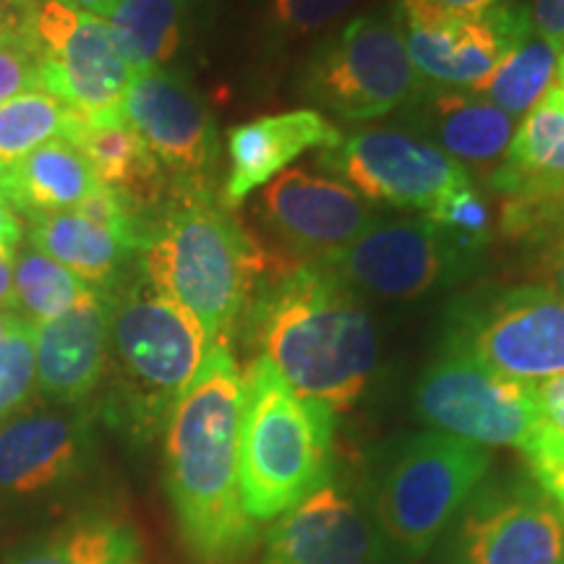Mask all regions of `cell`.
<instances>
[{
    "label": "cell",
    "instance_id": "1f68e13d",
    "mask_svg": "<svg viewBox=\"0 0 564 564\" xmlns=\"http://www.w3.org/2000/svg\"><path fill=\"white\" fill-rule=\"evenodd\" d=\"M34 392V327L19 322L0 343V426L21 413Z\"/></svg>",
    "mask_w": 564,
    "mask_h": 564
},
{
    "label": "cell",
    "instance_id": "8d00e7d4",
    "mask_svg": "<svg viewBox=\"0 0 564 564\" xmlns=\"http://www.w3.org/2000/svg\"><path fill=\"white\" fill-rule=\"evenodd\" d=\"M34 6L37 0H0V42L24 45L32 51Z\"/></svg>",
    "mask_w": 564,
    "mask_h": 564
},
{
    "label": "cell",
    "instance_id": "5bb4252c",
    "mask_svg": "<svg viewBox=\"0 0 564 564\" xmlns=\"http://www.w3.org/2000/svg\"><path fill=\"white\" fill-rule=\"evenodd\" d=\"M455 564H564V514L539 486H478L457 514Z\"/></svg>",
    "mask_w": 564,
    "mask_h": 564
},
{
    "label": "cell",
    "instance_id": "e0dca14e",
    "mask_svg": "<svg viewBox=\"0 0 564 564\" xmlns=\"http://www.w3.org/2000/svg\"><path fill=\"white\" fill-rule=\"evenodd\" d=\"M528 32V6L510 0L486 17H457L440 26H403V40L408 58L423 79L474 89Z\"/></svg>",
    "mask_w": 564,
    "mask_h": 564
},
{
    "label": "cell",
    "instance_id": "ab89813d",
    "mask_svg": "<svg viewBox=\"0 0 564 564\" xmlns=\"http://www.w3.org/2000/svg\"><path fill=\"white\" fill-rule=\"evenodd\" d=\"M531 474L535 478V486H539L564 514V460L544 465V468H535Z\"/></svg>",
    "mask_w": 564,
    "mask_h": 564
},
{
    "label": "cell",
    "instance_id": "5b68a950",
    "mask_svg": "<svg viewBox=\"0 0 564 564\" xmlns=\"http://www.w3.org/2000/svg\"><path fill=\"white\" fill-rule=\"evenodd\" d=\"M110 293L108 369L116 377V408L133 434L150 436L194 382L209 350L207 335L141 272Z\"/></svg>",
    "mask_w": 564,
    "mask_h": 564
},
{
    "label": "cell",
    "instance_id": "74e56055",
    "mask_svg": "<svg viewBox=\"0 0 564 564\" xmlns=\"http://www.w3.org/2000/svg\"><path fill=\"white\" fill-rule=\"evenodd\" d=\"M531 30L564 51V0H533L528 6Z\"/></svg>",
    "mask_w": 564,
    "mask_h": 564
},
{
    "label": "cell",
    "instance_id": "4dcf8cb0",
    "mask_svg": "<svg viewBox=\"0 0 564 564\" xmlns=\"http://www.w3.org/2000/svg\"><path fill=\"white\" fill-rule=\"evenodd\" d=\"M426 220L436 225L444 236L453 241L457 249L476 259V253L489 243L491 236V215L489 204L474 183H465L453 192H447L442 199H436L426 212Z\"/></svg>",
    "mask_w": 564,
    "mask_h": 564
},
{
    "label": "cell",
    "instance_id": "ee69618b",
    "mask_svg": "<svg viewBox=\"0 0 564 564\" xmlns=\"http://www.w3.org/2000/svg\"><path fill=\"white\" fill-rule=\"evenodd\" d=\"M21 319L13 312H6V308H0V343L6 340L13 333V327H17Z\"/></svg>",
    "mask_w": 564,
    "mask_h": 564
},
{
    "label": "cell",
    "instance_id": "d6986e66",
    "mask_svg": "<svg viewBox=\"0 0 564 564\" xmlns=\"http://www.w3.org/2000/svg\"><path fill=\"white\" fill-rule=\"evenodd\" d=\"M262 564H379V539L361 507L324 484L274 520Z\"/></svg>",
    "mask_w": 564,
    "mask_h": 564
},
{
    "label": "cell",
    "instance_id": "4fadbf2b",
    "mask_svg": "<svg viewBox=\"0 0 564 564\" xmlns=\"http://www.w3.org/2000/svg\"><path fill=\"white\" fill-rule=\"evenodd\" d=\"M123 116L171 178L173 194H215L217 126L199 91L183 76L167 68L131 76Z\"/></svg>",
    "mask_w": 564,
    "mask_h": 564
},
{
    "label": "cell",
    "instance_id": "30bf717a",
    "mask_svg": "<svg viewBox=\"0 0 564 564\" xmlns=\"http://www.w3.org/2000/svg\"><path fill=\"white\" fill-rule=\"evenodd\" d=\"M32 51L40 58L47 95L91 121L123 112L131 70L105 19L70 9L61 0H37Z\"/></svg>",
    "mask_w": 564,
    "mask_h": 564
},
{
    "label": "cell",
    "instance_id": "b9f144b4",
    "mask_svg": "<svg viewBox=\"0 0 564 564\" xmlns=\"http://www.w3.org/2000/svg\"><path fill=\"white\" fill-rule=\"evenodd\" d=\"M11 262L13 259L0 253V308H6V312H13V306H17V299H13V267H11Z\"/></svg>",
    "mask_w": 564,
    "mask_h": 564
},
{
    "label": "cell",
    "instance_id": "ac0fdd59",
    "mask_svg": "<svg viewBox=\"0 0 564 564\" xmlns=\"http://www.w3.org/2000/svg\"><path fill=\"white\" fill-rule=\"evenodd\" d=\"M112 293L89 288L66 314L34 329V384L53 405H82L108 373Z\"/></svg>",
    "mask_w": 564,
    "mask_h": 564
},
{
    "label": "cell",
    "instance_id": "83f0119b",
    "mask_svg": "<svg viewBox=\"0 0 564 564\" xmlns=\"http://www.w3.org/2000/svg\"><path fill=\"white\" fill-rule=\"evenodd\" d=\"M9 564H139V544L129 525L87 518L21 546Z\"/></svg>",
    "mask_w": 564,
    "mask_h": 564
},
{
    "label": "cell",
    "instance_id": "52a82bcc",
    "mask_svg": "<svg viewBox=\"0 0 564 564\" xmlns=\"http://www.w3.org/2000/svg\"><path fill=\"white\" fill-rule=\"evenodd\" d=\"M308 100L345 121H371L421 91L398 17L366 13L316 47L303 74Z\"/></svg>",
    "mask_w": 564,
    "mask_h": 564
},
{
    "label": "cell",
    "instance_id": "f6af8a7d",
    "mask_svg": "<svg viewBox=\"0 0 564 564\" xmlns=\"http://www.w3.org/2000/svg\"><path fill=\"white\" fill-rule=\"evenodd\" d=\"M556 87L564 91V51L560 55V66H556Z\"/></svg>",
    "mask_w": 564,
    "mask_h": 564
},
{
    "label": "cell",
    "instance_id": "484cf974",
    "mask_svg": "<svg viewBox=\"0 0 564 564\" xmlns=\"http://www.w3.org/2000/svg\"><path fill=\"white\" fill-rule=\"evenodd\" d=\"M188 0H116L105 24L131 76L165 68L178 53Z\"/></svg>",
    "mask_w": 564,
    "mask_h": 564
},
{
    "label": "cell",
    "instance_id": "4316f807",
    "mask_svg": "<svg viewBox=\"0 0 564 564\" xmlns=\"http://www.w3.org/2000/svg\"><path fill=\"white\" fill-rule=\"evenodd\" d=\"M560 55L562 47L552 45L531 30L470 91L497 105L510 118L528 116L554 87Z\"/></svg>",
    "mask_w": 564,
    "mask_h": 564
},
{
    "label": "cell",
    "instance_id": "d4e9b609",
    "mask_svg": "<svg viewBox=\"0 0 564 564\" xmlns=\"http://www.w3.org/2000/svg\"><path fill=\"white\" fill-rule=\"evenodd\" d=\"M434 144L463 165H494L510 150L514 118L476 95L436 89L423 105Z\"/></svg>",
    "mask_w": 564,
    "mask_h": 564
},
{
    "label": "cell",
    "instance_id": "f546056e",
    "mask_svg": "<svg viewBox=\"0 0 564 564\" xmlns=\"http://www.w3.org/2000/svg\"><path fill=\"white\" fill-rule=\"evenodd\" d=\"M68 105L45 89L26 91L0 105V167H13L26 154L66 133Z\"/></svg>",
    "mask_w": 564,
    "mask_h": 564
},
{
    "label": "cell",
    "instance_id": "44dd1931",
    "mask_svg": "<svg viewBox=\"0 0 564 564\" xmlns=\"http://www.w3.org/2000/svg\"><path fill=\"white\" fill-rule=\"evenodd\" d=\"M63 139H68L82 152L95 178L121 196L126 207L147 228H150L152 209L162 212L167 207L173 196L171 178L147 150L139 133L131 129L123 112L91 121L68 108Z\"/></svg>",
    "mask_w": 564,
    "mask_h": 564
},
{
    "label": "cell",
    "instance_id": "bcb514c9",
    "mask_svg": "<svg viewBox=\"0 0 564 564\" xmlns=\"http://www.w3.org/2000/svg\"><path fill=\"white\" fill-rule=\"evenodd\" d=\"M0 186H3V167H0Z\"/></svg>",
    "mask_w": 564,
    "mask_h": 564
},
{
    "label": "cell",
    "instance_id": "9c48e42d",
    "mask_svg": "<svg viewBox=\"0 0 564 564\" xmlns=\"http://www.w3.org/2000/svg\"><path fill=\"white\" fill-rule=\"evenodd\" d=\"M415 411L432 432L481 447L523 449L541 423L535 384L507 379L449 348L421 373Z\"/></svg>",
    "mask_w": 564,
    "mask_h": 564
},
{
    "label": "cell",
    "instance_id": "ba28073f",
    "mask_svg": "<svg viewBox=\"0 0 564 564\" xmlns=\"http://www.w3.org/2000/svg\"><path fill=\"white\" fill-rule=\"evenodd\" d=\"M444 348L465 352L518 382L564 373V295L520 285L457 303Z\"/></svg>",
    "mask_w": 564,
    "mask_h": 564
},
{
    "label": "cell",
    "instance_id": "cb8c5ba5",
    "mask_svg": "<svg viewBox=\"0 0 564 564\" xmlns=\"http://www.w3.org/2000/svg\"><path fill=\"white\" fill-rule=\"evenodd\" d=\"M102 183L68 139H53L3 171L0 194L21 217L79 209Z\"/></svg>",
    "mask_w": 564,
    "mask_h": 564
},
{
    "label": "cell",
    "instance_id": "f35d334b",
    "mask_svg": "<svg viewBox=\"0 0 564 564\" xmlns=\"http://www.w3.org/2000/svg\"><path fill=\"white\" fill-rule=\"evenodd\" d=\"M24 238H26L24 217H21L17 207L0 194V253L13 259V253H17Z\"/></svg>",
    "mask_w": 564,
    "mask_h": 564
},
{
    "label": "cell",
    "instance_id": "d590c367",
    "mask_svg": "<svg viewBox=\"0 0 564 564\" xmlns=\"http://www.w3.org/2000/svg\"><path fill=\"white\" fill-rule=\"evenodd\" d=\"M42 87L40 58L30 47L0 42V105Z\"/></svg>",
    "mask_w": 564,
    "mask_h": 564
},
{
    "label": "cell",
    "instance_id": "6da1fadb",
    "mask_svg": "<svg viewBox=\"0 0 564 564\" xmlns=\"http://www.w3.org/2000/svg\"><path fill=\"white\" fill-rule=\"evenodd\" d=\"M243 373L228 343L212 345L165 423V484L188 554L243 562L259 539L238 484Z\"/></svg>",
    "mask_w": 564,
    "mask_h": 564
},
{
    "label": "cell",
    "instance_id": "f1b7e54d",
    "mask_svg": "<svg viewBox=\"0 0 564 564\" xmlns=\"http://www.w3.org/2000/svg\"><path fill=\"white\" fill-rule=\"evenodd\" d=\"M13 314L21 322L32 324L34 329L42 324L58 319L89 291L87 282H82L74 272L47 257L40 246L24 238L13 253Z\"/></svg>",
    "mask_w": 564,
    "mask_h": 564
},
{
    "label": "cell",
    "instance_id": "8992f818",
    "mask_svg": "<svg viewBox=\"0 0 564 564\" xmlns=\"http://www.w3.org/2000/svg\"><path fill=\"white\" fill-rule=\"evenodd\" d=\"M489 449L442 432L405 440L377 489V525L403 560L432 549L489 474Z\"/></svg>",
    "mask_w": 564,
    "mask_h": 564
},
{
    "label": "cell",
    "instance_id": "8fae6325",
    "mask_svg": "<svg viewBox=\"0 0 564 564\" xmlns=\"http://www.w3.org/2000/svg\"><path fill=\"white\" fill-rule=\"evenodd\" d=\"M319 262L356 293L415 301L468 274L474 257L423 220H373L356 241Z\"/></svg>",
    "mask_w": 564,
    "mask_h": 564
},
{
    "label": "cell",
    "instance_id": "ffe728a7",
    "mask_svg": "<svg viewBox=\"0 0 564 564\" xmlns=\"http://www.w3.org/2000/svg\"><path fill=\"white\" fill-rule=\"evenodd\" d=\"M343 131L319 110H288L262 116L228 131V178L223 204L236 207L246 196L285 173V167L312 150H333Z\"/></svg>",
    "mask_w": 564,
    "mask_h": 564
},
{
    "label": "cell",
    "instance_id": "60d3db41",
    "mask_svg": "<svg viewBox=\"0 0 564 564\" xmlns=\"http://www.w3.org/2000/svg\"><path fill=\"white\" fill-rule=\"evenodd\" d=\"M541 270L546 274L549 288L564 295V228L560 230V236L554 238L552 246H549V251L544 253V264H541Z\"/></svg>",
    "mask_w": 564,
    "mask_h": 564
},
{
    "label": "cell",
    "instance_id": "2e32d148",
    "mask_svg": "<svg viewBox=\"0 0 564 564\" xmlns=\"http://www.w3.org/2000/svg\"><path fill=\"white\" fill-rule=\"evenodd\" d=\"M262 217L288 251L314 262L345 249L373 223V215L348 183L288 167L262 194Z\"/></svg>",
    "mask_w": 564,
    "mask_h": 564
},
{
    "label": "cell",
    "instance_id": "836d02e7",
    "mask_svg": "<svg viewBox=\"0 0 564 564\" xmlns=\"http://www.w3.org/2000/svg\"><path fill=\"white\" fill-rule=\"evenodd\" d=\"M358 0H267V21L278 37H308L345 17Z\"/></svg>",
    "mask_w": 564,
    "mask_h": 564
},
{
    "label": "cell",
    "instance_id": "603a6c76",
    "mask_svg": "<svg viewBox=\"0 0 564 564\" xmlns=\"http://www.w3.org/2000/svg\"><path fill=\"white\" fill-rule=\"evenodd\" d=\"M24 223L26 238L34 246L95 291H112L121 285L131 257L141 251L137 241L91 220L82 209L45 212L26 217Z\"/></svg>",
    "mask_w": 564,
    "mask_h": 564
},
{
    "label": "cell",
    "instance_id": "3957f363",
    "mask_svg": "<svg viewBox=\"0 0 564 564\" xmlns=\"http://www.w3.org/2000/svg\"><path fill=\"white\" fill-rule=\"evenodd\" d=\"M139 272L192 314L207 345L228 343L270 259L215 194H173L150 225Z\"/></svg>",
    "mask_w": 564,
    "mask_h": 564
},
{
    "label": "cell",
    "instance_id": "e575fe53",
    "mask_svg": "<svg viewBox=\"0 0 564 564\" xmlns=\"http://www.w3.org/2000/svg\"><path fill=\"white\" fill-rule=\"evenodd\" d=\"M403 26H440L457 17H486L510 0H392Z\"/></svg>",
    "mask_w": 564,
    "mask_h": 564
},
{
    "label": "cell",
    "instance_id": "277c9868",
    "mask_svg": "<svg viewBox=\"0 0 564 564\" xmlns=\"http://www.w3.org/2000/svg\"><path fill=\"white\" fill-rule=\"evenodd\" d=\"M335 413L301 398L280 373L253 358L243 373V415L238 442V484L253 523L293 510L333 474Z\"/></svg>",
    "mask_w": 564,
    "mask_h": 564
},
{
    "label": "cell",
    "instance_id": "9a60e30c",
    "mask_svg": "<svg viewBox=\"0 0 564 564\" xmlns=\"http://www.w3.org/2000/svg\"><path fill=\"white\" fill-rule=\"evenodd\" d=\"M89 453L91 421L79 405L17 413L0 426V510L61 491Z\"/></svg>",
    "mask_w": 564,
    "mask_h": 564
},
{
    "label": "cell",
    "instance_id": "7bdbcfd3",
    "mask_svg": "<svg viewBox=\"0 0 564 564\" xmlns=\"http://www.w3.org/2000/svg\"><path fill=\"white\" fill-rule=\"evenodd\" d=\"M61 3H66V6H70V9H76V11L91 13V17L105 19L110 13L112 6H116V0H61Z\"/></svg>",
    "mask_w": 564,
    "mask_h": 564
},
{
    "label": "cell",
    "instance_id": "d6a6232c",
    "mask_svg": "<svg viewBox=\"0 0 564 564\" xmlns=\"http://www.w3.org/2000/svg\"><path fill=\"white\" fill-rule=\"evenodd\" d=\"M541 423L520 453L531 470L564 460V373L535 382Z\"/></svg>",
    "mask_w": 564,
    "mask_h": 564
},
{
    "label": "cell",
    "instance_id": "7a4b0ae2",
    "mask_svg": "<svg viewBox=\"0 0 564 564\" xmlns=\"http://www.w3.org/2000/svg\"><path fill=\"white\" fill-rule=\"evenodd\" d=\"M251 324L262 358L295 394L333 413L361 400L377 369V327L358 293L319 259L267 285Z\"/></svg>",
    "mask_w": 564,
    "mask_h": 564
},
{
    "label": "cell",
    "instance_id": "7c38bea8",
    "mask_svg": "<svg viewBox=\"0 0 564 564\" xmlns=\"http://www.w3.org/2000/svg\"><path fill=\"white\" fill-rule=\"evenodd\" d=\"M322 165L343 175L364 202L426 212L436 199L465 186L470 173L444 154L434 141L394 126L352 131L333 150L322 152Z\"/></svg>",
    "mask_w": 564,
    "mask_h": 564
},
{
    "label": "cell",
    "instance_id": "7402d4cb",
    "mask_svg": "<svg viewBox=\"0 0 564 564\" xmlns=\"http://www.w3.org/2000/svg\"><path fill=\"white\" fill-rule=\"evenodd\" d=\"M489 186L505 199H562L564 196V91L549 89L514 129L507 160Z\"/></svg>",
    "mask_w": 564,
    "mask_h": 564
}]
</instances>
